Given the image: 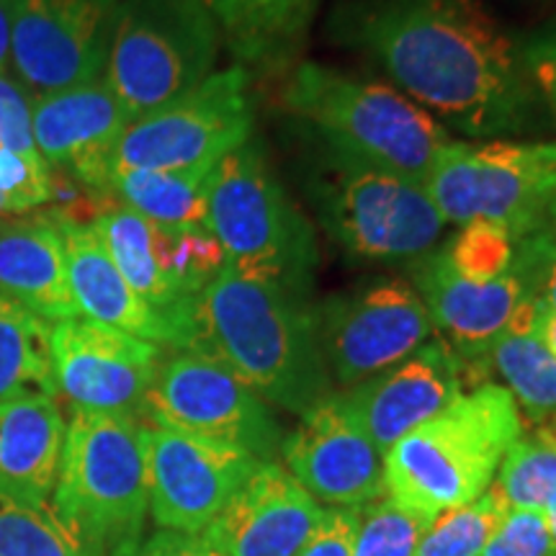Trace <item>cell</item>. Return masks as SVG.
Returning a JSON list of instances; mask_svg holds the SVG:
<instances>
[{
  "label": "cell",
  "mask_w": 556,
  "mask_h": 556,
  "mask_svg": "<svg viewBox=\"0 0 556 556\" xmlns=\"http://www.w3.org/2000/svg\"><path fill=\"white\" fill-rule=\"evenodd\" d=\"M122 0H18L11 73L31 99L103 78Z\"/></svg>",
  "instance_id": "13"
},
{
  "label": "cell",
  "mask_w": 556,
  "mask_h": 556,
  "mask_svg": "<svg viewBox=\"0 0 556 556\" xmlns=\"http://www.w3.org/2000/svg\"><path fill=\"white\" fill-rule=\"evenodd\" d=\"M358 531V507L328 510L319 520L317 531L296 556H351L353 539Z\"/></svg>",
  "instance_id": "38"
},
{
  "label": "cell",
  "mask_w": 556,
  "mask_h": 556,
  "mask_svg": "<svg viewBox=\"0 0 556 556\" xmlns=\"http://www.w3.org/2000/svg\"><path fill=\"white\" fill-rule=\"evenodd\" d=\"M52 325L11 299L0 296V405L21 394H52Z\"/></svg>",
  "instance_id": "27"
},
{
  "label": "cell",
  "mask_w": 556,
  "mask_h": 556,
  "mask_svg": "<svg viewBox=\"0 0 556 556\" xmlns=\"http://www.w3.org/2000/svg\"><path fill=\"white\" fill-rule=\"evenodd\" d=\"M536 336L541 343L548 348V353L556 358V312L546 309L539 299V315H536Z\"/></svg>",
  "instance_id": "42"
},
{
  "label": "cell",
  "mask_w": 556,
  "mask_h": 556,
  "mask_svg": "<svg viewBox=\"0 0 556 556\" xmlns=\"http://www.w3.org/2000/svg\"><path fill=\"white\" fill-rule=\"evenodd\" d=\"M413 287L443 343L469 366L486 364L492 345L510 330L518 309L536 296L518 263L495 281H469L448 268L438 248L413 263Z\"/></svg>",
  "instance_id": "18"
},
{
  "label": "cell",
  "mask_w": 556,
  "mask_h": 556,
  "mask_svg": "<svg viewBox=\"0 0 556 556\" xmlns=\"http://www.w3.org/2000/svg\"><path fill=\"white\" fill-rule=\"evenodd\" d=\"M544 430H546V433H548V435H552V441L556 443V417H554V420H552V422H548V426H544Z\"/></svg>",
  "instance_id": "45"
},
{
  "label": "cell",
  "mask_w": 556,
  "mask_h": 556,
  "mask_svg": "<svg viewBox=\"0 0 556 556\" xmlns=\"http://www.w3.org/2000/svg\"><path fill=\"white\" fill-rule=\"evenodd\" d=\"M65 433L67 426L52 394H21L0 405V492L26 503H50Z\"/></svg>",
  "instance_id": "22"
},
{
  "label": "cell",
  "mask_w": 556,
  "mask_h": 556,
  "mask_svg": "<svg viewBox=\"0 0 556 556\" xmlns=\"http://www.w3.org/2000/svg\"><path fill=\"white\" fill-rule=\"evenodd\" d=\"M65 245L67 287L75 309L90 323L109 325L155 345L176 348V332L137 291L111 261L93 225H58Z\"/></svg>",
  "instance_id": "21"
},
{
  "label": "cell",
  "mask_w": 556,
  "mask_h": 556,
  "mask_svg": "<svg viewBox=\"0 0 556 556\" xmlns=\"http://www.w3.org/2000/svg\"><path fill=\"white\" fill-rule=\"evenodd\" d=\"M0 197L5 214H26L31 208L50 204L52 168L45 160L21 157L0 148Z\"/></svg>",
  "instance_id": "35"
},
{
  "label": "cell",
  "mask_w": 556,
  "mask_h": 556,
  "mask_svg": "<svg viewBox=\"0 0 556 556\" xmlns=\"http://www.w3.org/2000/svg\"><path fill=\"white\" fill-rule=\"evenodd\" d=\"M242 67L281 70L302 50L319 0H204Z\"/></svg>",
  "instance_id": "24"
},
{
  "label": "cell",
  "mask_w": 556,
  "mask_h": 556,
  "mask_svg": "<svg viewBox=\"0 0 556 556\" xmlns=\"http://www.w3.org/2000/svg\"><path fill=\"white\" fill-rule=\"evenodd\" d=\"M546 225H556V184L552 191V199H548V212H546Z\"/></svg>",
  "instance_id": "44"
},
{
  "label": "cell",
  "mask_w": 556,
  "mask_h": 556,
  "mask_svg": "<svg viewBox=\"0 0 556 556\" xmlns=\"http://www.w3.org/2000/svg\"><path fill=\"white\" fill-rule=\"evenodd\" d=\"M546 520H548V533H552V541H554V552H556V497L552 503L546 505Z\"/></svg>",
  "instance_id": "43"
},
{
  "label": "cell",
  "mask_w": 556,
  "mask_h": 556,
  "mask_svg": "<svg viewBox=\"0 0 556 556\" xmlns=\"http://www.w3.org/2000/svg\"><path fill=\"white\" fill-rule=\"evenodd\" d=\"M5 214V206H3V197H0V217H3Z\"/></svg>",
  "instance_id": "46"
},
{
  "label": "cell",
  "mask_w": 556,
  "mask_h": 556,
  "mask_svg": "<svg viewBox=\"0 0 556 556\" xmlns=\"http://www.w3.org/2000/svg\"><path fill=\"white\" fill-rule=\"evenodd\" d=\"M482 556H556L546 513L507 507Z\"/></svg>",
  "instance_id": "36"
},
{
  "label": "cell",
  "mask_w": 556,
  "mask_h": 556,
  "mask_svg": "<svg viewBox=\"0 0 556 556\" xmlns=\"http://www.w3.org/2000/svg\"><path fill=\"white\" fill-rule=\"evenodd\" d=\"M495 486L507 507L546 510L556 497V443L544 428L520 435L500 464Z\"/></svg>",
  "instance_id": "31"
},
{
  "label": "cell",
  "mask_w": 556,
  "mask_h": 556,
  "mask_svg": "<svg viewBox=\"0 0 556 556\" xmlns=\"http://www.w3.org/2000/svg\"><path fill=\"white\" fill-rule=\"evenodd\" d=\"M0 296L47 323L78 317L67 287L65 245L50 217L0 219Z\"/></svg>",
  "instance_id": "23"
},
{
  "label": "cell",
  "mask_w": 556,
  "mask_h": 556,
  "mask_svg": "<svg viewBox=\"0 0 556 556\" xmlns=\"http://www.w3.org/2000/svg\"><path fill=\"white\" fill-rule=\"evenodd\" d=\"M309 197L328 238L358 261L415 263L446 229L422 184L330 152L312 173Z\"/></svg>",
  "instance_id": "7"
},
{
  "label": "cell",
  "mask_w": 556,
  "mask_h": 556,
  "mask_svg": "<svg viewBox=\"0 0 556 556\" xmlns=\"http://www.w3.org/2000/svg\"><path fill=\"white\" fill-rule=\"evenodd\" d=\"M52 507L62 523L103 556L139 536L150 510L144 426L139 417L73 409Z\"/></svg>",
  "instance_id": "6"
},
{
  "label": "cell",
  "mask_w": 556,
  "mask_h": 556,
  "mask_svg": "<svg viewBox=\"0 0 556 556\" xmlns=\"http://www.w3.org/2000/svg\"><path fill=\"white\" fill-rule=\"evenodd\" d=\"M464 366L443 340H428L397 366L348 389L340 402L384 456L462 394Z\"/></svg>",
  "instance_id": "17"
},
{
  "label": "cell",
  "mask_w": 556,
  "mask_h": 556,
  "mask_svg": "<svg viewBox=\"0 0 556 556\" xmlns=\"http://www.w3.org/2000/svg\"><path fill=\"white\" fill-rule=\"evenodd\" d=\"M93 229L111 255V261L119 268L124 281L170 325L173 332H176V348L186 351L191 340V307L180 302L157 266L150 222L127 206L109 204L96 217Z\"/></svg>",
  "instance_id": "25"
},
{
  "label": "cell",
  "mask_w": 556,
  "mask_h": 556,
  "mask_svg": "<svg viewBox=\"0 0 556 556\" xmlns=\"http://www.w3.org/2000/svg\"><path fill=\"white\" fill-rule=\"evenodd\" d=\"M317 332L332 379L356 387L426 345L433 323L413 283L374 278L317 307Z\"/></svg>",
  "instance_id": "12"
},
{
  "label": "cell",
  "mask_w": 556,
  "mask_h": 556,
  "mask_svg": "<svg viewBox=\"0 0 556 556\" xmlns=\"http://www.w3.org/2000/svg\"><path fill=\"white\" fill-rule=\"evenodd\" d=\"M520 435V407L505 387L462 392L387 451V497L428 520L467 505L486 492Z\"/></svg>",
  "instance_id": "3"
},
{
  "label": "cell",
  "mask_w": 556,
  "mask_h": 556,
  "mask_svg": "<svg viewBox=\"0 0 556 556\" xmlns=\"http://www.w3.org/2000/svg\"><path fill=\"white\" fill-rule=\"evenodd\" d=\"M31 93L16 80L11 70L0 73V148L21 157L41 160L31 129Z\"/></svg>",
  "instance_id": "37"
},
{
  "label": "cell",
  "mask_w": 556,
  "mask_h": 556,
  "mask_svg": "<svg viewBox=\"0 0 556 556\" xmlns=\"http://www.w3.org/2000/svg\"><path fill=\"white\" fill-rule=\"evenodd\" d=\"M520 60L556 116V18L526 41Z\"/></svg>",
  "instance_id": "40"
},
{
  "label": "cell",
  "mask_w": 556,
  "mask_h": 556,
  "mask_svg": "<svg viewBox=\"0 0 556 556\" xmlns=\"http://www.w3.org/2000/svg\"><path fill=\"white\" fill-rule=\"evenodd\" d=\"M204 227L240 274L309 299L319 266L315 225L283 189L253 137L214 165Z\"/></svg>",
  "instance_id": "5"
},
{
  "label": "cell",
  "mask_w": 556,
  "mask_h": 556,
  "mask_svg": "<svg viewBox=\"0 0 556 556\" xmlns=\"http://www.w3.org/2000/svg\"><path fill=\"white\" fill-rule=\"evenodd\" d=\"M0 556H99L62 523L50 503L0 492Z\"/></svg>",
  "instance_id": "30"
},
{
  "label": "cell",
  "mask_w": 556,
  "mask_h": 556,
  "mask_svg": "<svg viewBox=\"0 0 556 556\" xmlns=\"http://www.w3.org/2000/svg\"><path fill=\"white\" fill-rule=\"evenodd\" d=\"M50 356L58 397L73 409L131 417L144 415L163 364L160 345L80 315L52 325Z\"/></svg>",
  "instance_id": "14"
},
{
  "label": "cell",
  "mask_w": 556,
  "mask_h": 556,
  "mask_svg": "<svg viewBox=\"0 0 556 556\" xmlns=\"http://www.w3.org/2000/svg\"><path fill=\"white\" fill-rule=\"evenodd\" d=\"M281 456L289 475L312 497L338 507H361L384 495L381 454L345 413L340 394H330L283 438Z\"/></svg>",
  "instance_id": "16"
},
{
  "label": "cell",
  "mask_w": 556,
  "mask_h": 556,
  "mask_svg": "<svg viewBox=\"0 0 556 556\" xmlns=\"http://www.w3.org/2000/svg\"><path fill=\"white\" fill-rule=\"evenodd\" d=\"M433 520L409 513L389 497L358 507V531L351 556H415Z\"/></svg>",
  "instance_id": "34"
},
{
  "label": "cell",
  "mask_w": 556,
  "mask_h": 556,
  "mask_svg": "<svg viewBox=\"0 0 556 556\" xmlns=\"http://www.w3.org/2000/svg\"><path fill=\"white\" fill-rule=\"evenodd\" d=\"M248 86V70L232 65L212 73L176 101L129 122L114 150L111 173L217 165L253 137Z\"/></svg>",
  "instance_id": "10"
},
{
  "label": "cell",
  "mask_w": 556,
  "mask_h": 556,
  "mask_svg": "<svg viewBox=\"0 0 556 556\" xmlns=\"http://www.w3.org/2000/svg\"><path fill=\"white\" fill-rule=\"evenodd\" d=\"M556 184V142H451L426 178L446 225L490 222L520 240L546 225Z\"/></svg>",
  "instance_id": "9"
},
{
  "label": "cell",
  "mask_w": 556,
  "mask_h": 556,
  "mask_svg": "<svg viewBox=\"0 0 556 556\" xmlns=\"http://www.w3.org/2000/svg\"><path fill=\"white\" fill-rule=\"evenodd\" d=\"M325 510L276 462H258L248 482L201 536L222 556H296Z\"/></svg>",
  "instance_id": "20"
},
{
  "label": "cell",
  "mask_w": 556,
  "mask_h": 556,
  "mask_svg": "<svg viewBox=\"0 0 556 556\" xmlns=\"http://www.w3.org/2000/svg\"><path fill=\"white\" fill-rule=\"evenodd\" d=\"M111 556H222L217 548L208 546L201 533H180L165 531L160 528L157 533L142 539L124 541L111 552Z\"/></svg>",
  "instance_id": "39"
},
{
  "label": "cell",
  "mask_w": 556,
  "mask_h": 556,
  "mask_svg": "<svg viewBox=\"0 0 556 556\" xmlns=\"http://www.w3.org/2000/svg\"><path fill=\"white\" fill-rule=\"evenodd\" d=\"M219 45L217 18L204 0H122L103 80L135 122L204 83Z\"/></svg>",
  "instance_id": "8"
},
{
  "label": "cell",
  "mask_w": 556,
  "mask_h": 556,
  "mask_svg": "<svg viewBox=\"0 0 556 556\" xmlns=\"http://www.w3.org/2000/svg\"><path fill=\"white\" fill-rule=\"evenodd\" d=\"M144 415L152 426L229 443L258 462H274L283 443L266 400L225 364L199 351L163 358Z\"/></svg>",
  "instance_id": "11"
},
{
  "label": "cell",
  "mask_w": 556,
  "mask_h": 556,
  "mask_svg": "<svg viewBox=\"0 0 556 556\" xmlns=\"http://www.w3.org/2000/svg\"><path fill=\"white\" fill-rule=\"evenodd\" d=\"M214 165L191 170L111 173V193L157 227H201L206 219V186Z\"/></svg>",
  "instance_id": "26"
},
{
  "label": "cell",
  "mask_w": 556,
  "mask_h": 556,
  "mask_svg": "<svg viewBox=\"0 0 556 556\" xmlns=\"http://www.w3.org/2000/svg\"><path fill=\"white\" fill-rule=\"evenodd\" d=\"M283 103L317 137L323 152L426 184L448 129L400 90L338 67L302 62L291 70Z\"/></svg>",
  "instance_id": "4"
},
{
  "label": "cell",
  "mask_w": 556,
  "mask_h": 556,
  "mask_svg": "<svg viewBox=\"0 0 556 556\" xmlns=\"http://www.w3.org/2000/svg\"><path fill=\"white\" fill-rule=\"evenodd\" d=\"M505 510L503 495L495 484H490L471 503L435 516L422 533L415 556H482Z\"/></svg>",
  "instance_id": "32"
},
{
  "label": "cell",
  "mask_w": 556,
  "mask_h": 556,
  "mask_svg": "<svg viewBox=\"0 0 556 556\" xmlns=\"http://www.w3.org/2000/svg\"><path fill=\"white\" fill-rule=\"evenodd\" d=\"M503 377L505 389L533 422H552L556 417V358L541 343L536 330H510L492 345L486 356Z\"/></svg>",
  "instance_id": "28"
},
{
  "label": "cell",
  "mask_w": 556,
  "mask_h": 556,
  "mask_svg": "<svg viewBox=\"0 0 556 556\" xmlns=\"http://www.w3.org/2000/svg\"><path fill=\"white\" fill-rule=\"evenodd\" d=\"M340 34L462 135L505 137L528 124L531 75L477 0H356L340 13Z\"/></svg>",
  "instance_id": "1"
},
{
  "label": "cell",
  "mask_w": 556,
  "mask_h": 556,
  "mask_svg": "<svg viewBox=\"0 0 556 556\" xmlns=\"http://www.w3.org/2000/svg\"><path fill=\"white\" fill-rule=\"evenodd\" d=\"M127 114L99 78L34 99L31 129L41 160L88 189L111 193V160Z\"/></svg>",
  "instance_id": "19"
},
{
  "label": "cell",
  "mask_w": 556,
  "mask_h": 556,
  "mask_svg": "<svg viewBox=\"0 0 556 556\" xmlns=\"http://www.w3.org/2000/svg\"><path fill=\"white\" fill-rule=\"evenodd\" d=\"M152 248L165 281L186 307L206 289V283L225 268V250L208 229L152 225Z\"/></svg>",
  "instance_id": "29"
},
{
  "label": "cell",
  "mask_w": 556,
  "mask_h": 556,
  "mask_svg": "<svg viewBox=\"0 0 556 556\" xmlns=\"http://www.w3.org/2000/svg\"><path fill=\"white\" fill-rule=\"evenodd\" d=\"M18 0H0V73L11 70V47H13V24H16Z\"/></svg>",
  "instance_id": "41"
},
{
  "label": "cell",
  "mask_w": 556,
  "mask_h": 556,
  "mask_svg": "<svg viewBox=\"0 0 556 556\" xmlns=\"http://www.w3.org/2000/svg\"><path fill=\"white\" fill-rule=\"evenodd\" d=\"M150 513L165 531L204 533L258 458L229 443L144 426Z\"/></svg>",
  "instance_id": "15"
},
{
  "label": "cell",
  "mask_w": 556,
  "mask_h": 556,
  "mask_svg": "<svg viewBox=\"0 0 556 556\" xmlns=\"http://www.w3.org/2000/svg\"><path fill=\"white\" fill-rule=\"evenodd\" d=\"M451 270L469 281H495L516 263V238L490 222H471L438 248Z\"/></svg>",
  "instance_id": "33"
},
{
  "label": "cell",
  "mask_w": 556,
  "mask_h": 556,
  "mask_svg": "<svg viewBox=\"0 0 556 556\" xmlns=\"http://www.w3.org/2000/svg\"><path fill=\"white\" fill-rule=\"evenodd\" d=\"M189 325L186 351L217 358L270 405L304 417L332 394L309 299L225 263L193 299Z\"/></svg>",
  "instance_id": "2"
}]
</instances>
